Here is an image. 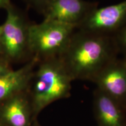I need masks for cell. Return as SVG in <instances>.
Instances as JSON below:
<instances>
[{
	"label": "cell",
	"instance_id": "4fadbf2b",
	"mask_svg": "<svg viewBox=\"0 0 126 126\" xmlns=\"http://www.w3.org/2000/svg\"><path fill=\"white\" fill-rule=\"evenodd\" d=\"M2 29H3L2 25H0V57H4V52H3V46H2Z\"/></svg>",
	"mask_w": 126,
	"mask_h": 126
},
{
	"label": "cell",
	"instance_id": "3957f363",
	"mask_svg": "<svg viewBox=\"0 0 126 126\" xmlns=\"http://www.w3.org/2000/svg\"><path fill=\"white\" fill-rule=\"evenodd\" d=\"M75 28L72 25L45 19L39 24L29 25L30 53L39 60L58 57L70 43Z\"/></svg>",
	"mask_w": 126,
	"mask_h": 126
},
{
	"label": "cell",
	"instance_id": "277c9868",
	"mask_svg": "<svg viewBox=\"0 0 126 126\" xmlns=\"http://www.w3.org/2000/svg\"><path fill=\"white\" fill-rule=\"evenodd\" d=\"M7 18L2 24V41L4 57L9 62L18 61L30 53L28 43L29 25L13 5L5 8Z\"/></svg>",
	"mask_w": 126,
	"mask_h": 126
},
{
	"label": "cell",
	"instance_id": "9c48e42d",
	"mask_svg": "<svg viewBox=\"0 0 126 126\" xmlns=\"http://www.w3.org/2000/svg\"><path fill=\"white\" fill-rule=\"evenodd\" d=\"M39 61L35 57H33L23 67L0 77V102L27 90Z\"/></svg>",
	"mask_w": 126,
	"mask_h": 126
},
{
	"label": "cell",
	"instance_id": "2e32d148",
	"mask_svg": "<svg viewBox=\"0 0 126 126\" xmlns=\"http://www.w3.org/2000/svg\"><path fill=\"white\" fill-rule=\"evenodd\" d=\"M124 62H125V64H126V57L125 60H124Z\"/></svg>",
	"mask_w": 126,
	"mask_h": 126
},
{
	"label": "cell",
	"instance_id": "52a82bcc",
	"mask_svg": "<svg viewBox=\"0 0 126 126\" xmlns=\"http://www.w3.org/2000/svg\"><path fill=\"white\" fill-rule=\"evenodd\" d=\"M45 20L79 26L94 8L83 0H48L44 5Z\"/></svg>",
	"mask_w": 126,
	"mask_h": 126
},
{
	"label": "cell",
	"instance_id": "8992f818",
	"mask_svg": "<svg viewBox=\"0 0 126 126\" xmlns=\"http://www.w3.org/2000/svg\"><path fill=\"white\" fill-rule=\"evenodd\" d=\"M126 21V0L117 4L94 8L88 14L79 26L85 32L99 34L114 31Z\"/></svg>",
	"mask_w": 126,
	"mask_h": 126
},
{
	"label": "cell",
	"instance_id": "ba28073f",
	"mask_svg": "<svg viewBox=\"0 0 126 126\" xmlns=\"http://www.w3.org/2000/svg\"><path fill=\"white\" fill-rule=\"evenodd\" d=\"M94 111L97 126H126V108L97 89Z\"/></svg>",
	"mask_w": 126,
	"mask_h": 126
},
{
	"label": "cell",
	"instance_id": "6da1fadb",
	"mask_svg": "<svg viewBox=\"0 0 126 126\" xmlns=\"http://www.w3.org/2000/svg\"><path fill=\"white\" fill-rule=\"evenodd\" d=\"M113 48L109 40L99 34L85 32L72 36L60 58L71 77L75 79L93 81L112 61Z\"/></svg>",
	"mask_w": 126,
	"mask_h": 126
},
{
	"label": "cell",
	"instance_id": "5bb4252c",
	"mask_svg": "<svg viewBox=\"0 0 126 126\" xmlns=\"http://www.w3.org/2000/svg\"><path fill=\"white\" fill-rule=\"evenodd\" d=\"M10 4V0H0V9H5Z\"/></svg>",
	"mask_w": 126,
	"mask_h": 126
},
{
	"label": "cell",
	"instance_id": "5b68a950",
	"mask_svg": "<svg viewBox=\"0 0 126 126\" xmlns=\"http://www.w3.org/2000/svg\"><path fill=\"white\" fill-rule=\"evenodd\" d=\"M97 89L126 108V65L113 60L96 75L93 81Z\"/></svg>",
	"mask_w": 126,
	"mask_h": 126
},
{
	"label": "cell",
	"instance_id": "30bf717a",
	"mask_svg": "<svg viewBox=\"0 0 126 126\" xmlns=\"http://www.w3.org/2000/svg\"><path fill=\"white\" fill-rule=\"evenodd\" d=\"M25 92L14 94L5 100L3 117L10 126H30L31 114L33 111L31 100Z\"/></svg>",
	"mask_w": 126,
	"mask_h": 126
},
{
	"label": "cell",
	"instance_id": "7a4b0ae2",
	"mask_svg": "<svg viewBox=\"0 0 126 126\" xmlns=\"http://www.w3.org/2000/svg\"><path fill=\"white\" fill-rule=\"evenodd\" d=\"M36 68L30 81V100L34 114L55 101L69 97L73 81L59 57L40 60Z\"/></svg>",
	"mask_w": 126,
	"mask_h": 126
},
{
	"label": "cell",
	"instance_id": "8fae6325",
	"mask_svg": "<svg viewBox=\"0 0 126 126\" xmlns=\"http://www.w3.org/2000/svg\"><path fill=\"white\" fill-rule=\"evenodd\" d=\"M13 70L11 67V63L4 57H0V77Z\"/></svg>",
	"mask_w": 126,
	"mask_h": 126
},
{
	"label": "cell",
	"instance_id": "9a60e30c",
	"mask_svg": "<svg viewBox=\"0 0 126 126\" xmlns=\"http://www.w3.org/2000/svg\"><path fill=\"white\" fill-rule=\"evenodd\" d=\"M32 2L35 3V4H42L43 5V6L45 5L46 2H47L48 0H30Z\"/></svg>",
	"mask_w": 126,
	"mask_h": 126
},
{
	"label": "cell",
	"instance_id": "7c38bea8",
	"mask_svg": "<svg viewBox=\"0 0 126 126\" xmlns=\"http://www.w3.org/2000/svg\"><path fill=\"white\" fill-rule=\"evenodd\" d=\"M119 45L123 51L125 52L126 55V26H125L119 36Z\"/></svg>",
	"mask_w": 126,
	"mask_h": 126
}]
</instances>
